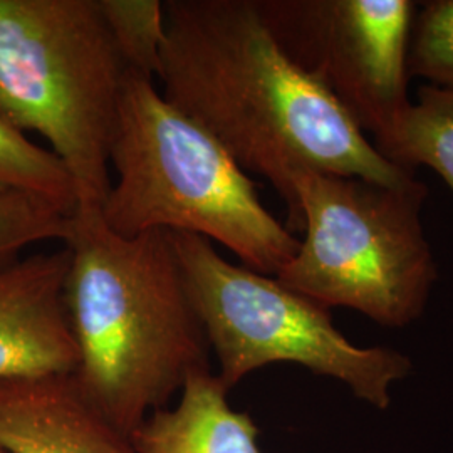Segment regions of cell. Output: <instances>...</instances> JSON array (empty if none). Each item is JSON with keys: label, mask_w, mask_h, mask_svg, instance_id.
<instances>
[{"label": "cell", "mask_w": 453, "mask_h": 453, "mask_svg": "<svg viewBox=\"0 0 453 453\" xmlns=\"http://www.w3.org/2000/svg\"><path fill=\"white\" fill-rule=\"evenodd\" d=\"M162 95L211 134L245 173L267 180L301 232L294 179L303 172L398 185L415 175L385 160L370 138L296 65L256 0H168Z\"/></svg>", "instance_id": "obj_1"}, {"label": "cell", "mask_w": 453, "mask_h": 453, "mask_svg": "<svg viewBox=\"0 0 453 453\" xmlns=\"http://www.w3.org/2000/svg\"><path fill=\"white\" fill-rule=\"evenodd\" d=\"M65 245V306L80 353L74 376L88 400L133 435L192 372L211 370L172 234L123 237L101 211H80Z\"/></svg>", "instance_id": "obj_2"}, {"label": "cell", "mask_w": 453, "mask_h": 453, "mask_svg": "<svg viewBox=\"0 0 453 453\" xmlns=\"http://www.w3.org/2000/svg\"><path fill=\"white\" fill-rule=\"evenodd\" d=\"M110 166L116 180L101 219L118 235L192 234L273 277L299 249V239L264 207L249 173L153 80L128 73Z\"/></svg>", "instance_id": "obj_3"}, {"label": "cell", "mask_w": 453, "mask_h": 453, "mask_svg": "<svg viewBox=\"0 0 453 453\" xmlns=\"http://www.w3.org/2000/svg\"><path fill=\"white\" fill-rule=\"evenodd\" d=\"M127 76L97 0H0V118L48 142L76 211H101L110 194Z\"/></svg>", "instance_id": "obj_4"}, {"label": "cell", "mask_w": 453, "mask_h": 453, "mask_svg": "<svg viewBox=\"0 0 453 453\" xmlns=\"http://www.w3.org/2000/svg\"><path fill=\"white\" fill-rule=\"evenodd\" d=\"M304 241L275 275L321 304L388 327L418 319L437 282L421 209L428 187L303 172L294 179Z\"/></svg>", "instance_id": "obj_5"}, {"label": "cell", "mask_w": 453, "mask_h": 453, "mask_svg": "<svg viewBox=\"0 0 453 453\" xmlns=\"http://www.w3.org/2000/svg\"><path fill=\"white\" fill-rule=\"evenodd\" d=\"M172 234V232H170ZM180 267L228 391L273 363H294L346 383L357 398L385 410L389 388L411 361L388 348H357L333 324L329 309L273 275L224 259L211 241L172 234Z\"/></svg>", "instance_id": "obj_6"}, {"label": "cell", "mask_w": 453, "mask_h": 453, "mask_svg": "<svg viewBox=\"0 0 453 453\" xmlns=\"http://www.w3.org/2000/svg\"><path fill=\"white\" fill-rule=\"evenodd\" d=\"M279 46L355 121L387 140L408 97V48L415 20L410 0H256Z\"/></svg>", "instance_id": "obj_7"}, {"label": "cell", "mask_w": 453, "mask_h": 453, "mask_svg": "<svg viewBox=\"0 0 453 453\" xmlns=\"http://www.w3.org/2000/svg\"><path fill=\"white\" fill-rule=\"evenodd\" d=\"M69 262L65 245L0 265V380L78 370L65 306Z\"/></svg>", "instance_id": "obj_8"}, {"label": "cell", "mask_w": 453, "mask_h": 453, "mask_svg": "<svg viewBox=\"0 0 453 453\" xmlns=\"http://www.w3.org/2000/svg\"><path fill=\"white\" fill-rule=\"evenodd\" d=\"M0 445L12 453H142L71 374L0 380Z\"/></svg>", "instance_id": "obj_9"}, {"label": "cell", "mask_w": 453, "mask_h": 453, "mask_svg": "<svg viewBox=\"0 0 453 453\" xmlns=\"http://www.w3.org/2000/svg\"><path fill=\"white\" fill-rule=\"evenodd\" d=\"M211 370L192 372L173 408L151 413L131 435L142 453H260L252 417L228 403Z\"/></svg>", "instance_id": "obj_10"}, {"label": "cell", "mask_w": 453, "mask_h": 453, "mask_svg": "<svg viewBox=\"0 0 453 453\" xmlns=\"http://www.w3.org/2000/svg\"><path fill=\"white\" fill-rule=\"evenodd\" d=\"M378 153L395 166L415 173L425 165L437 172L453 192V88L423 86L402 121Z\"/></svg>", "instance_id": "obj_11"}, {"label": "cell", "mask_w": 453, "mask_h": 453, "mask_svg": "<svg viewBox=\"0 0 453 453\" xmlns=\"http://www.w3.org/2000/svg\"><path fill=\"white\" fill-rule=\"evenodd\" d=\"M0 194L27 195L74 215L78 196L65 163L0 118Z\"/></svg>", "instance_id": "obj_12"}, {"label": "cell", "mask_w": 453, "mask_h": 453, "mask_svg": "<svg viewBox=\"0 0 453 453\" xmlns=\"http://www.w3.org/2000/svg\"><path fill=\"white\" fill-rule=\"evenodd\" d=\"M97 5L128 73L155 81L166 37L165 2L97 0Z\"/></svg>", "instance_id": "obj_13"}, {"label": "cell", "mask_w": 453, "mask_h": 453, "mask_svg": "<svg viewBox=\"0 0 453 453\" xmlns=\"http://www.w3.org/2000/svg\"><path fill=\"white\" fill-rule=\"evenodd\" d=\"M74 215L27 195L0 194V265L19 259L26 247L65 243Z\"/></svg>", "instance_id": "obj_14"}, {"label": "cell", "mask_w": 453, "mask_h": 453, "mask_svg": "<svg viewBox=\"0 0 453 453\" xmlns=\"http://www.w3.org/2000/svg\"><path fill=\"white\" fill-rule=\"evenodd\" d=\"M408 74L453 88V0L423 4L411 27Z\"/></svg>", "instance_id": "obj_15"}, {"label": "cell", "mask_w": 453, "mask_h": 453, "mask_svg": "<svg viewBox=\"0 0 453 453\" xmlns=\"http://www.w3.org/2000/svg\"><path fill=\"white\" fill-rule=\"evenodd\" d=\"M0 453H12V452H9V450H7V449H4V447H2V445H0Z\"/></svg>", "instance_id": "obj_16"}]
</instances>
